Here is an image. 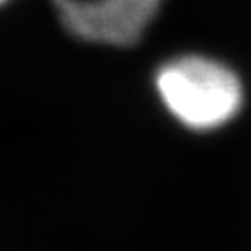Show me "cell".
<instances>
[{
	"label": "cell",
	"mask_w": 251,
	"mask_h": 251,
	"mask_svg": "<svg viewBox=\"0 0 251 251\" xmlns=\"http://www.w3.org/2000/svg\"><path fill=\"white\" fill-rule=\"evenodd\" d=\"M156 89L164 107L188 129L212 131L229 123L243 103L239 77L202 55H182L160 68Z\"/></svg>",
	"instance_id": "6da1fadb"
},
{
	"label": "cell",
	"mask_w": 251,
	"mask_h": 251,
	"mask_svg": "<svg viewBox=\"0 0 251 251\" xmlns=\"http://www.w3.org/2000/svg\"><path fill=\"white\" fill-rule=\"evenodd\" d=\"M162 0H53L64 28L85 42L133 46L141 40Z\"/></svg>",
	"instance_id": "7a4b0ae2"
},
{
	"label": "cell",
	"mask_w": 251,
	"mask_h": 251,
	"mask_svg": "<svg viewBox=\"0 0 251 251\" xmlns=\"http://www.w3.org/2000/svg\"><path fill=\"white\" fill-rule=\"evenodd\" d=\"M2 2H6V0H0V4H2Z\"/></svg>",
	"instance_id": "3957f363"
}]
</instances>
